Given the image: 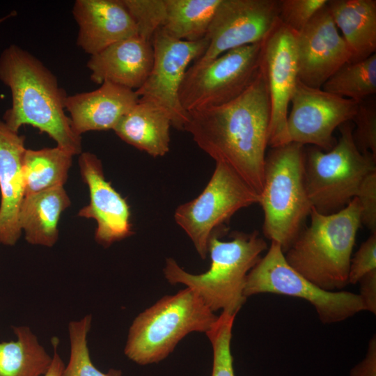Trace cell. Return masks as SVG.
Here are the masks:
<instances>
[{
  "mask_svg": "<svg viewBox=\"0 0 376 376\" xmlns=\"http://www.w3.org/2000/svg\"><path fill=\"white\" fill-rule=\"evenodd\" d=\"M298 79L321 88L352 55L327 6L321 8L297 34Z\"/></svg>",
  "mask_w": 376,
  "mask_h": 376,
  "instance_id": "cell-15",
  "label": "cell"
},
{
  "mask_svg": "<svg viewBox=\"0 0 376 376\" xmlns=\"http://www.w3.org/2000/svg\"><path fill=\"white\" fill-rule=\"evenodd\" d=\"M235 316L221 312L210 330L205 333L213 350L211 376H235L230 341Z\"/></svg>",
  "mask_w": 376,
  "mask_h": 376,
  "instance_id": "cell-29",
  "label": "cell"
},
{
  "mask_svg": "<svg viewBox=\"0 0 376 376\" xmlns=\"http://www.w3.org/2000/svg\"><path fill=\"white\" fill-rule=\"evenodd\" d=\"M360 285L359 295L362 299L365 311L376 313V270L363 276L358 282Z\"/></svg>",
  "mask_w": 376,
  "mask_h": 376,
  "instance_id": "cell-35",
  "label": "cell"
},
{
  "mask_svg": "<svg viewBox=\"0 0 376 376\" xmlns=\"http://www.w3.org/2000/svg\"><path fill=\"white\" fill-rule=\"evenodd\" d=\"M71 204L63 187L24 196L19 213V224L28 243L53 246L58 239L61 215Z\"/></svg>",
  "mask_w": 376,
  "mask_h": 376,
  "instance_id": "cell-21",
  "label": "cell"
},
{
  "mask_svg": "<svg viewBox=\"0 0 376 376\" xmlns=\"http://www.w3.org/2000/svg\"><path fill=\"white\" fill-rule=\"evenodd\" d=\"M138 102L135 91L104 81L94 91L67 95L64 107L73 130L81 136L90 131L113 130Z\"/></svg>",
  "mask_w": 376,
  "mask_h": 376,
  "instance_id": "cell-20",
  "label": "cell"
},
{
  "mask_svg": "<svg viewBox=\"0 0 376 376\" xmlns=\"http://www.w3.org/2000/svg\"><path fill=\"white\" fill-rule=\"evenodd\" d=\"M340 136L329 150L314 148L304 153V178L309 201L317 211L330 214L354 197L363 180L376 171V157L354 143L350 121L339 127Z\"/></svg>",
  "mask_w": 376,
  "mask_h": 376,
  "instance_id": "cell-7",
  "label": "cell"
},
{
  "mask_svg": "<svg viewBox=\"0 0 376 376\" xmlns=\"http://www.w3.org/2000/svg\"><path fill=\"white\" fill-rule=\"evenodd\" d=\"M287 118L289 143L314 145L328 151L336 143L334 130L351 121L359 102L297 81Z\"/></svg>",
  "mask_w": 376,
  "mask_h": 376,
  "instance_id": "cell-12",
  "label": "cell"
},
{
  "mask_svg": "<svg viewBox=\"0 0 376 376\" xmlns=\"http://www.w3.org/2000/svg\"><path fill=\"white\" fill-rule=\"evenodd\" d=\"M152 63V42L136 35L91 56L86 66L93 82L109 81L136 91L146 81Z\"/></svg>",
  "mask_w": 376,
  "mask_h": 376,
  "instance_id": "cell-19",
  "label": "cell"
},
{
  "mask_svg": "<svg viewBox=\"0 0 376 376\" xmlns=\"http://www.w3.org/2000/svg\"><path fill=\"white\" fill-rule=\"evenodd\" d=\"M79 166L89 189L90 202L79 210L78 215L95 220V241L107 248L132 235L130 206L126 199L106 180L100 159L93 153L81 152Z\"/></svg>",
  "mask_w": 376,
  "mask_h": 376,
  "instance_id": "cell-16",
  "label": "cell"
},
{
  "mask_svg": "<svg viewBox=\"0 0 376 376\" xmlns=\"http://www.w3.org/2000/svg\"><path fill=\"white\" fill-rule=\"evenodd\" d=\"M171 126V120L166 112L139 100L113 130L125 143L157 157L165 155L169 150Z\"/></svg>",
  "mask_w": 376,
  "mask_h": 376,
  "instance_id": "cell-22",
  "label": "cell"
},
{
  "mask_svg": "<svg viewBox=\"0 0 376 376\" xmlns=\"http://www.w3.org/2000/svg\"><path fill=\"white\" fill-rule=\"evenodd\" d=\"M51 343L54 348L52 362L49 370L44 376H62L65 365L59 354L57 352L59 340L56 337H53L51 339Z\"/></svg>",
  "mask_w": 376,
  "mask_h": 376,
  "instance_id": "cell-37",
  "label": "cell"
},
{
  "mask_svg": "<svg viewBox=\"0 0 376 376\" xmlns=\"http://www.w3.org/2000/svg\"><path fill=\"white\" fill-rule=\"evenodd\" d=\"M221 0H164L165 17L160 29L179 40L194 42L206 37Z\"/></svg>",
  "mask_w": 376,
  "mask_h": 376,
  "instance_id": "cell-25",
  "label": "cell"
},
{
  "mask_svg": "<svg viewBox=\"0 0 376 376\" xmlns=\"http://www.w3.org/2000/svg\"><path fill=\"white\" fill-rule=\"evenodd\" d=\"M25 136L0 120V243L15 245L22 235L19 213L24 198Z\"/></svg>",
  "mask_w": 376,
  "mask_h": 376,
  "instance_id": "cell-18",
  "label": "cell"
},
{
  "mask_svg": "<svg viewBox=\"0 0 376 376\" xmlns=\"http://www.w3.org/2000/svg\"><path fill=\"white\" fill-rule=\"evenodd\" d=\"M270 116L267 80L260 65L254 81L234 100L188 113L184 130L216 163L228 166L260 195Z\"/></svg>",
  "mask_w": 376,
  "mask_h": 376,
  "instance_id": "cell-1",
  "label": "cell"
},
{
  "mask_svg": "<svg viewBox=\"0 0 376 376\" xmlns=\"http://www.w3.org/2000/svg\"><path fill=\"white\" fill-rule=\"evenodd\" d=\"M260 202V195L230 168L216 163L203 191L179 205L174 218L192 241L202 259L208 253L211 236L238 210Z\"/></svg>",
  "mask_w": 376,
  "mask_h": 376,
  "instance_id": "cell-10",
  "label": "cell"
},
{
  "mask_svg": "<svg viewBox=\"0 0 376 376\" xmlns=\"http://www.w3.org/2000/svg\"><path fill=\"white\" fill-rule=\"evenodd\" d=\"M297 34L278 19L261 42L260 65L267 77L271 105V148L289 143L288 109L298 80Z\"/></svg>",
  "mask_w": 376,
  "mask_h": 376,
  "instance_id": "cell-14",
  "label": "cell"
},
{
  "mask_svg": "<svg viewBox=\"0 0 376 376\" xmlns=\"http://www.w3.org/2000/svg\"><path fill=\"white\" fill-rule=\"evenodd\" d=\"M327 2L328 0H279V19L298 33Z\"/></svg>",
  "mask_w": 376,
  "mask_h": 376,
  "instance_id": "cell-31",
  "label": "cell"
},
{
  "mask_svg": "<svg viewBox=\"0 0 376 376\" xmlns=\"http://www.w3.org/2000/svg\"><path fill=\"white\" fill-rule=\"evenodd\" d=\"M72 157L58 146L40 150L26 149L23 159L24 196L63 187Z\"/></svg>",
  "mask_w": 376,
  "mask_h": 376,
  "instance_id": "cell-26",
  "label": "cell"
},
{
  "mask_svg": "<svg viewBox=\"0 0 376 376\" xmlns=\"http://www.w3.org/2000/svg\"><path fill=\"white\" fill-rule=\"evenodd\" d=\"M217 318L189 288L164 296L133 320L125 354L139 365L158 363L188 334L208 331Z\"/></svg>",
  "mask_w": 376,
  "mask_h": 376,
  "instance_id": "cell-5",
  "label": "cell"
},
{
  "mask_svg": "<svg viewBox=\"0 0 376 376\" xmlns=\"http://www.w3.org/2000/svg\"><path fill=\"white\" fill-rule=\"evenodd\" d=\"M208 44L206 37L194 42L179 40L161 29L152 38V67L143 85L135 92L139 100L166 112L178 130H184L188 118L180 102L181 84L190 63L203 54Z\"/></svg>",
  "mask_w": 376,
  "mask_h": 376,
  "instance_id": "cell-11",
  "label": "cell"
},
{
  "mask_svg": "<svg viewBox=\"0 0 376 376\" xmlns=\"http://www.w3.org/2000/svg\"><path fill=\"white\" fill-rule=\"evenodd\" d=\"M92 322L91 314L68 324L70 358L62 376H122L120 370L109 369L107 373L98 370L93 363L88 347V334Z\"/></svg>",
  "mask_w": 376,
  "mask_h": 376,
  "instance_id": "cell-28",
  "label": "cell"
},
{
  "mask_svg": "<svg viewBox=\"0 0 376 376\" xmlns=\"http://www.w3.org/2000/svg\"><path fill=\"white\" fill-rule=\"evenodd\" d=\"M260 293L303 299L314 307L324 324L340 322L365 311L359 294L327 291L304 278L288 263L281 245L274 241L246 277L244 295L247 298Z\"/></svg>",
  "mask_w": 376,
  "mask_h": 376,
  "instance_id": "cell-8",
  "label": "cell"
},
{
  "mask_svg": "<svg viewBox=\"0 0 376 376\" xmlns=\"http://www.w3.org/2000/svg\"><path fill=\"white\" fill-rule=\"evenodd\" d=\"M122 1L136 24L138 36L152 42L155 33L164 24V0Z\"/></svg>",
  "mask_w": 376,
  "mask_h": 376,
  "instance_id": "cell-30",
  "label": "cell"
},
{
  "mask_svg": "<svg viewBox=\"0 0 376 376\" xmlns=\"http://www.w3.org/2000/svg\"><path fill=\"white\" fill-rule=\"evenodd\" d=\"M349 376H376V337L369 340L364 358L350 371Z\"/></svg>",
  "mask_w": 376,
  "mask_h": 376,
  "instance_id": "cell-36",
  "label": "cell"
},
{
  "mask_svg": "<svg viewBox=\"0 0 376 376\" xmlns=\"http://www.w3.org/2000/svg\"><path fill=\"white\" fill-rule=\"evenodd\" d=\"M356 129L352 131L354 143L363 153L370 152L376 157V107L375 104L363 102L352 120Z\"/></svg>",
  "mask_w": 376,
  "mask_h": 376,
  "instance_id": "cell-32",
  "label": "cell"
},
{
  "mask_svg": "<svg viewBox=\"0 0 376 376\" xmlns=\"http://www.w3.org/2000/svg\"><path fill=\"white\" fill-rule=\"evenodd\" d=\"M322 90L361 102L376 93V54L343 65L322 85Z\"/></svg>",
  "mask_w": 376,
  "mask_h": 376,
  "instance_id": "cell-27",
  "label": "cell"
},
{
  "mask_svg": "<svg viewBox=\"0 0 376 376\" xmlns=\"http://www.w3.org/2000/svg\"><path fill=\"white\" fill-rule=\"evenodd\" d=\"M261 42L230 49L201 66L190 65L179 98L187 112L226 104L241 95L257 77Z\"/></svg>",
  "mask_w": 376,
  "mask_h": 376,
  "instance_id": "cell-9",
  "label": "cell"
},
{
  "mask_svg": "<svg viewBox=\"0 0 376 376\" xmlns=\"http://www.w3.org/2000/svg\"><path fill=\"white\" fill-rule=\"evenodd\" d=\"M265 249L267 243L258 231L235 233L230 241L220 240L215 232L208 244L211 264L207 271L190 274L169 258L163 272L169 283H182L195 291L212 312L221 310L236 315L246 300L247 275Z\"/></svg>",
  "mask_w": 376,
  "mask_h": 376,
  "instance_id": "cell-4",
  "label": "cell"
},
{
  "mask_svg": "<svg viewBox=\"0 0 376 376\" xmlns=\"http://www.w3.org/2000/svg\"><path fill=\"white\" fill-rule=\"evenodd\" d=\"M303 148L290 142L271 148L265 157L259 202L264 212L263 233L279 243L284 253L312 209L305 185Z\"/></svg>",
  "mask_w": 376,
  "mask_h": 376,
  "instance_id": "cell-6",
  "label": "cell"
},
{
  "mask_svg": "<svg viewBox=\"0 0 376 376\" xmlns=\"http://www.w3.org/2000/svg\"><path fill=\"white\" fill-rule=\"evenodd\" d=\"M16 339L0 342V376H44L51 357L27 326L12 327Z\"/></svg>",
  "mask_w": 376,
  "mask_h": 376,
  "instance_id": "cell-24",
  "label": "cell"
},
{
  "mask_svg": "<svg viewBox=\"0 0 376 376\" xmlns=\"http://www.w3.org/2000/svg\"><path fill=\"white\" fill-rule=\"evenodd\" d=\"M279 0H221L209 26L201 66L237 47L261 42L279 19Z\"/></svg>",
  "mask_w": 376,
  "mask_h": 376,
  "instance_id": "cell-13",
  "label": "cell"
},
{
  "mask_svg": "<svg viewBox=\"0 0 376 376\" xmlns=\"http://www.w3.org/2000/svg\"><path fill=\"white\" fill-rule=\"evenodd\" d=\"M356 197L360 205V219L372 233H376V171L361 182Z\"/></svg>",
  "mask_w": 376,
  "mask_h": 376,
  "instance_id": "cell-34",
  "label": "cell"
},
{
  "mask_svg": "<svg viewBox=\"0 0 376 376\" xmlns=\"http://www.w3.org/2000/svg\"><path fill=\"white\" fill-rule=\"evenodd\" d=\"M376 270V233L363 242L351 258L348 283L356 284L368 273Z\"/></svg>",
  "mask_w": 376,
  "mask_h": 376,
  "instance_id": "cell-33",
  "label": "cell"
},
{
  "mask_svg": "<svg viewBox=\"0 0 376 376\" xmlns=\"http://www.w3.org/2000/svg\"><path fill=\"white\" fill-rule=\"evenodd\" d=\"M15 15H16V12L13 11L12 13H9L6 16L3 17V18H0V23H1L2 22H3L6 19L10 18V17L15 16Z\"/></svg>",
  "mask_w": 376,
  "mask_h": 376,
  "instance_id": "cell-38",
  "label": "cell"
},
{
  "mask_svg": "<svg viewBox=\"0 0 376 376\" xmlns=\"http://www.w3.org/2000/svg\"><path fill=\"white\" fill-rule=\"evenodd\" d=\"M310 225L300 231L284 253L288 263L304 278L327 291L349 284L351 256L361 224L357 197L341 210L322 214L312 207Z\"/></svg>",
  "mask_w": 376,
  "mask_h": 376,
  "instance_id": "cell-3",
  "label": "cell"
},
{
  "mask_svg": "<svg viewBox=\"0 0 376 376\" xmlns=\"http://www.w3.org/2000/svg\"><path fill=\"white\" fill-rule=\"evenodd\" d=\"M72 15L79 26L77 44L91 56L138 35L122 0H77Z\"/></svg>",
  "mask_w": 376,
  "mask_h": 376,
  "instance_id": "cell-17",
  "label": "cell"
},
{
  "mask_svg": "<svg viewBox=\"0 0 376 376\" xmlns=\"http://www.w3.org/2000/svg\"><path fill=\"white\" fill-rule=\"evenodd\" d=\"M327 6L342 32L352 55L351 62L375 54V0H329Z\"/></svg>",
  "mask_w": 376,
  "mask_h": 376,
  "instance_id": "cell-23",
  "label": "cell"
},
{
  "mask_svg": "<svg viewBox=\"0 0 376 376\" xmlns=\"http://www.w3.org/2000/svg\"><path fill=\"white\" fill-rule=\"evenodd\" d=\"M0 79L11 91L4 123L15 132L25 125L38 128L72 156L82 152L81 136L65 113L67 94L56 77L36 57L13 45L0 56Z\"/></svg>",
  "mask_w": 376,
  "mask_h": 376,
  "instance_id": "cell-2",
  "label": "cell"
}]
</instances>
